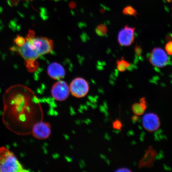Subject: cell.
I'll list each match as a JSON object with an SVG mask.
<instances>
[{
    "label": "cell",
    "instance_id": "12",
    "mask_svg": "<svg viewBox=\"0 0 172 172\" xmlns=\"http://www.w3.org/2000/svg\"><path fill=\"white\" fill-rule=\"evenodd\" d=\"M132 110L135 114L137 116H141L144 114L147 106H146L141 103H135L132 106Z\"/></svg>",
    "mask_w": 172,
    "mask_h": 172
},
{
    "label": "cell",
    "instance_id": "29",
    "mask_svg": "<svg viewBox=\"0 0 172 172\" xmlns=\"http://www.w3.org/2000/svg\"><path fill=\"white\" fill-rule=\"evenodd\" d=\"M120 131L119 130L114 129V130L113 131V132H114V133L117 134H118L120 133Z\"/></svg>",
    "mask_w": 172,
    "mask_h": 172
},
{
    "label": "cell",
    "instance_id": "33",
    "mask_svg": "<svg viewBox=\"0 0 172 172\" xmlns=\"http://www.w3.org/2000/svg\"><path fill=\"white\" fill-rule=\"evenodd\" d=\"M166 1L169 3H172V0H166Z\"/></svg>",
    "mask_w": 172,
    "mask_h": 172
},
{
    "label": "cell",
    "instance_id": "22",
    "mask_svg": "<svg viewBox=\"0 0 172 172\" xmlns=\"http://www.w3.org/2000/svg\"><path fill=\"white\" fill-rule=\"evenodd\" d=\"M164 152L162 150H160L158 154H157L156 156H155V160H160V159L164 158Z\"/></svg>",
    "mask_w": 172,
    "mask_h": 172
},
{
    "label": "cell",
    "instance_id": "27",
    "mask_svg": "<svg viewBox=\"0 0 172 172\" xmlns=\"http://www.w3.org/2000/svg\"><path fill=\"white\" fill-rule=\"evenodd\" d=\"M163 167H164V170H167V171H170L171 170V168H170V167L169 166H167L165 164H164L163 165Z\"/></svg>",
    "mask_w": 172,
    "mask_h": 172
},
{
    "label": "cell",
    "instance_id": "24",
    "mask_svg": "<svg viewBox=\"0 0 172 172\" xmlns=\"http://www.w3.org/2000/svg\"><path fill=\"white\" fill-rule=\"evenodd\" d=\"M146 134V133H145V132H144V131H142V132H141V134H140V141H141V142H143L144 141V138Z\"/></svg>",
    "mask_w": 172,
    "mask_h": 172
},
{
    "label": "cell",
    "instance_id": "30",
    "mask_svg": "<svg viewBox=\"0 0 172 172\" xmlns=\"http://www.w3.org/2000/svg\"><path fill=\"white\" fill-rule=\"evenodd\" d=\"M131 144L132 145H135L136 144V141L135 140H133V141H131Z\"/></svg>",
    "mask_w": 172,
    "mask_h": 172
},
{
    "label": "cell",
    "instance_id": "15",
    "mask_svg": "<svg viewBox=\"0 0 172 172\" xmlns=\"http://www.w3.org/2000/svg\"><path fill=\"white\" fill-rule=\"evenodd\" d=\"M122 13L124 15L134 16L136 18H137L136 16L138 14L137 11L134 8L133 6H128L125 7L122 11Z\"/></svg>",
    "mask_w": 172,
    "mask_h": 172
},
{
    "label": "cell",
    "instance_id": "14",
    "mask_svg": "<svg viewBox=\"0 0 172 172\" xmlns=\"http://www.w3.org/2000/svg\"><path fill=\"white\" fill-rule=\"evenodd\" d=\"M25 67L29 72H33L37 69L38 64L35 60H25Z\"/></svg>",
    "mask_w": 172,
    "mask_h": 172
},
{
    "label": "cell",
    "instance_id": "13",
    "mask_svg": "<svg viewBox=\"0 0 172 172\" xmlns=\"http://www.w3.org/2000/svg\"><path fill=\"white\" fill-rule=\"evenodd\" d=\"M130 65V63L125 60L123 57L116 61L117 69L120 72H124Z\"/></svg>",
    "mask_w": 172,
    "mask_h": 172
},
{
    "label": "cell",
    "instance_id": "1",
    "mask_svg": "<svg viewBox=\"0 0 172 172\" xmlns=\"http://www.w3.org/2000/svg\"><path fill=\"white\" fill-rule=\"evenodd\" d=\"M26 171L12 152L5 147H0V172Z\"/></svg>",
    "mask_w": 172,
    "mask_h": 172
},
{
    "label": "cell",
    "instance_id": "10",
    "mask_svg": "<svg viewBox=\"0 0 172 172\" xmlns=\"http://www.w3.org/2000/svg\"><path fill=\"white\" fill-rule=\"evenodd\" d=\"M145 151L144 155L140 160L138 164V167L140 169L143 167H151L153 166L154 162L156 160L155 156L157 154V153L152 146H149L148 148Z\"/></svg>",
    "mask_w": 172,
    "mask_h": 172
},
{
    "label": "cell",
    "instance_id": "26",
    "mask_svg": "<svg viewBox=\"0 0 172 172\" xmlns=\"http://www.w3.org/2000/svg\"><path fill=\"white\" fill-rule=\"evenodd\" d=\"M139 118V117H138V116L136 115L135 114L134 115L132 116V121H134L135 122H137V120Z\"/></svg>",
    "mask_w": 172,
    "mask_h": 172
},
{
    "label": "cell",
    "instance_id": "28",
    "mask_svg": "<svg viewBox=\"0 0 172 172\" xmlns=\"http://www.w3.org/2000/svg\"><path fill=\"white\" fill-rule=\"evenodd\" d=\"M127 135L128 137H130V136H133V135H134V133L133 130H130L128 132H127Z\"/></svg>",
    "mask_w": 172,
    "mask_h": 172
},
{
    "label": "cell",
    "instance_id": "4",
    "mask_svg": "<svg viewBox=\"0 0 172 172\" xmlns=\"http://www.w3.org/2000/svg\"><path fill=\"white\" fill-rule=\"evenodd\" d=\"M26 40L31 42L40 56L50 53L53 49V41L49 38L34 37Z\"/></svg>",
    "mask_w": 172,
    "mask_h": 172
},
{
    "label": "cell",
    "instance_id": "5",
    "mask_svg": "<svg viewBox=\"0 0 172 172\" xmlns=\"http://www.w3.org/2000/svg\"><path fill=\"white\" fill-rule=\"evenodd\" d=\"M70 88L67 83L63 81H59L55 83L51 90V94L55 100L58 101H63L69 96Z\"/></svg>",
    "mask_w": 172,
    "mask_h": 172
},
{
    "label": "cell",
    "instance_id": "7",
    "mask_svg": "<svg viewBox=\"0 0 172 172\" xmlns=\"http://www.w3.org/2000/svg\"><path fill=\"white\" fill-rule=\"evenodd\" d=\"M51 133L50 123L43 121L37 122L33 126L32 129L33 136L39 140H44L49 138Z\"/></svg>",
    "mask_w": 172,
    "mask_h": 172
},
{
    "label": "cell",
    "instance_id": "3",
    "mask_svg": "<svg viewBox=\"0 0 172 172\" xmlns=\"http://www.w3.org/2000/svg\"><path fill=\"white\" fill-rule=\"evenodd\" d=\"M148 60L154 67L161 68L168 64L169 59L164 49L160 48H155L150 53Z\"/></svg>",
    "mask_w": 172,
    "mask_h": 172
},
{
    "label": "cell",
    "instance_id": "2",
    "mask_svg": "<svg viewBox=\"0 0 172 172\" xmlns=\"http://www.w3.org/2000/svg\"><path fill=\"white\" fill-rule=\"evenodd\" d=\"M70 92L77 98L84 97L89 90L88 83L82 78L78 77L73 80L70 85Z\"/></svg>",
    "mask_w": 172,
    "mask_h": 172
},
{
    "label": "cell",
    "instance_id": "8",
    "mask_svg": "<svg viewBox=\"0 0 172 172\" xmlns=\"http://www.w3.org/2000/svg\"><path fill=\"white\" fill-rule=\"evenodd\" d=\"M135 28L126 25L118 33V42L123 46H129L133 44L135 39Z\"/></svg>",
    "mask_w": 172,
    "mask_h": 172
},
{
    "label": "cell",
    "instance_id": "20",
    "mask_svg": "<svg viewBox=\"0 0 172 172\" xmlns=\"http://www.w3.org/2000/svg\"><path fill=\"white\" fill-rule=\"evenodd\" d=\"M135 52L136 54L138 56H141L142 54L143 49L140 45H136L135 47Z\"/></svg>",
    "mask_w": 172,
    "mask_h": 172
},
{
    "label": "cell",
    "instance_id": "21",
    "mask_svg": "<svg viewBox=\"0 0 172 172\" xmlns=\"http://www.w3.org/2000/svg\"><path fill=\"white\" fill-rule=\"evenodd\" d=\"M20 1V0H7V2L10 6H14L17 5Z\"/></svg>",
    "mask_w": 172,
    "mask_h": 172
},
{
    "label": "cell",
    "instance_id": "31",
    "mask_svg": "<svg viewBox=\"0 0 172 172\" xmlns=\"http://www.w3.org/2000/svg\"><path fill=\"white\" fill-rule=\"evenodd\" d=\"M137 122H138L139 123H141V122H142V118H139L138 120H137Z\"/></svg>",
    "mask_w": 172,
    "mask_h": 172
},
{
    "label": "cell",
    "instance_id": "16",
    "mask_svg": "<svg viewBox=\"0 0 172 172\" xmlns=\"http://www.w3.org/2000/svg\"><path fill=\"white\" fill-rule=\"evenodd\" d=\"M96 31L98 35L100 36H103L105 35L107 32V29L105 25H100L96 28Z\"/></svg>",
    "mask_w": 172,
    "mask_h": 172
},
{
    "label": "cell",
    "instance_id": "32",
    "mask_svg": "<svg viewBox=\"0 0 172 172\" xmlns=\"http://www.w3.org/2000/svg\"><path fill=\"white\" fill-rule=\"evenodd\" d=\"M138 128H139V129L140 130H142V127L140 125L138 126Z\"/></svg>",
    "mask_w": 172,
    "mask_h": 172
},
{
    "label": "cell",
    "instance_id": "11",
    "mask_svg": "<svg viewBox=\"0 0 172 172\" xmlns=\"http://www.w3.org/2000/svg\"><path fill=\"white\" fill-rule=\"evenodd\" d=\"M48 73L50 77L55 80H60L63 79L66 75V72L63 66L56 62L51 63L49 65Z\"/></svg>",
    "mask_w": 172,
    "mask_h": 172
},
{
    "label": "cell",
    "instance_id": "17",
    "mask_svg": "<svg viewBox=\"0 0 172 172\" xmlns=\"http://www.w3.org/2000/svg\"><path fill=\"white\" fill-rule=\"evenodd\" d=\"M26 39L20 35H17L14 39V42L19 47L22 46L25 44Z\"/></svg>",
    "mask_w": 172,
    "mask_h": 172
},
{
    "label": "cell",
    "instance_id": "35",
    "mask_svg": "<svg viewBox=\"0 0 172 172\" xmlns=\"http://www.w3.org/2000/svg\"><path fill=\"white\" fill-rule=\"evenodd\" d=\"M30 1H33V0H30Z\"/></svg>",
    "mask_w": 172,
    "mask_h": 172
},
{
    "label": "cell",
    "instance_id": "19",
    "mask_svg": "<svg viewBox=\"0 0 172 172\" xmlns=\"http://www.w3.org/2000/svg\"><path fill=\"white\" fill-rule=\"evenodd\" d=\"M165 49L169 55H172V40L169 41L166 44Z\"/></svg>",
    "mask_w": 172,
    "mask_h": 172
},
{
    "label": "cell",
    "instance_id": "9",
    "mask_svg": "<svg viewBox=\"0 0 172 172\" xmlns=\"http://www.w3.org/2000/svg\"><path fill=\"white\" fill-rule=\"evenodd\" d=\"M143 126L147 132H153L159 129L160 122L158 116L154 113H147L142 118Z\"/></svg>",
    "mask_w": 172,
    "mask_h": 172
},
{
    "label": "cell",
    "instance_id": "25",
    "mask_svg": "<svg viewBox=\"0 0 172 172\" xmlns=\"http://www.w3.org/2000/svg\"><path fill=\"white\" fill-rule=\"evenodd\" d=\"M154 140H155V141H160V139H159V135L158 134L157 132H155L154 134Z\"/></svg>",
    "mask_w": 172,
    "mask_h": 172
},
{
    "label": "cell",
    "instance_id": "18",
    "mask_svg": "<svg viewBox=\"0 0 172 172\" xmlns=\"http://www.w3.org/2000/svg\"><path fill=\"white\" fill-rule=\"evenodd\" d=\"M113 127L114 129L121 131L123 127V124L119 119H117L113 122Z\"/></svg>",
    "mask_w": 172,
    "mask_h": 172
},
{
    "label": "cell",
    "instance_id": "23",
    "mask_svg": "<svg viewBox=\"0 0 172 172\" xmlns=\"http://www.w3.org/2000/svg\"><path fill=\"white\" fill-rule=\"evenodd\" d=\"M115 172H132V170L129 169L127 167H122L118 168L117 170H115Z\"/></svg>",
    "mask_w": 172,
    "mask_h": 172
},
{
    "label": "cell",
    "instance_id": "34",
    "mask_svg": "<svg viewBox=\"0 0 172 172\" xmlns=\"http://www.w3.org/2000/svg\"><path fill=\"white\" fill-rule=\"evenodd\" d=\"M133 164L135 166H137V163H136V162H134Z\"/></svg>",
    "mask_w": 172,
    "mask_h": 172
},
{
    "label": "cell",
    "instance_id": "6",
    "mask_svg": "<svg viewBox=\"0 0 172 172\" xmlns=\"http://www.w3.org/2000/svg\"><path fill=\"white\" fill-rule=\"evenodd\" d=\"M11 50L17 51L20 55L25 60H36L40 56L35 47L30 41L26 40L25 44L21 47H13Z\"/></svg>",
    "mask_w": 172,
    "mask_h": 172
}]
</instances>
